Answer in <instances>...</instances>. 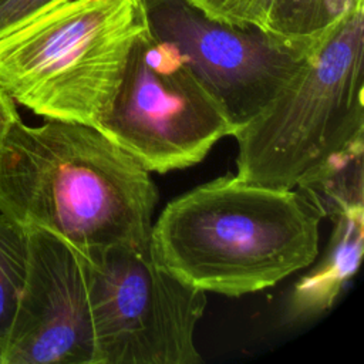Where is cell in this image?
I'll return each mask as SVG.
<instances>
[{"instance_id":"cell-13","label":"cell","mask_w":364,"mask_h":364,"mask_svg":"<svg viewBox=\"0 0 364 364\" xmlns=\"http://www.w3.org/2000/svg\"><path fill=\"white\" fill-rule=\"evenodd\" d=\"M206 17L236 27L270 30L282 0H186ZM270 33V31H269Z\"/></svg>"},{"instance_id":"cell-8","label":"cell","mask_w":364,"mask_h":364,"mask_svg":"<svg viewBox=\"0 0 364 364\" xmlns=\"http://www.w3.org/2000/svg\"><path fill=\"white\" fill-rule=\"evenodd\" d=\"M27 230V276L4 364H95L90 259L50 232Z\"/></svg>"},{"instance_id":"cell-11","label":"cell","mask_w":364,"mask_h":364,"mask_svg":"<svg viewBox=\"0 0 364 364\" xmlns=\"http://www.w3.org/2000/svg\"><path fill=\"white\" fill-rule=\"evenodd\" d=\"M363 7L364 0H282L269 31L311 47L341 17Z\"/></svg>"},{"instance_id":"cell-16","label":"cell","mask_w":364,"mask_h":364,"mask_svg":"<svg viewBox=\"0 0 364 364\" xmlns=\"http://www.w3.org/2000/svg\"><path fill=\"white\" fill-rule=\"evenodd\" d=\"M6 358V338L0 336V364H4Z\"/></svg>"},{"instance_id":"cell-1","label":"cell","mask_w":364,"mask_h":364,"mask_svg":"<svg viewBox=\"0 0 364 364\" xmlns=\"http://www.w3.org/2000/svg\"><path fill=\"white\" fill-rule=\"evenodd\" d=\"M156 202L151 172L95 127L18 119L0 139V212L90 260L149 247Z\"/></svg>"},{"instance_id":"cell-15","label":"cell","mask_w":364,"mask_h":364,"mask_svg":"<svg viewBox=\"0 0 364 364\" xmlns=\"http://www.w3.org/2000/svg\"><path fill=\"white\" fill-rule=\"evenodd\" d=\"M18 119L21 118L17 112L16 102L0 85V139L6 134V131Z\"/></svg>"},{"instance_id":"cell-7","label":"cell","mask_w":364,"mask_h":364,"mask_svg":"<svg viewBox=\"0 0 364 364\" xmlns=\"http://www.w3.org/2000/svg\"><path fill=\"white\" fill-rule=\"evenodd\" d=\"M144 4L149 31L178 48L220 102L235 132L270 102L313 47L259 28L218 23L186 0Z\"/></svg>"},{"instance_id":"cell-12","label":"cell","mask_w":364,"mask_h":364,"mask_svg":"<svg viewBox=\"0 0 364 364\" xmlns=\"http://www.w3.org/2000/svg\"><path fill=\"white\" fill-rule=\"evenodd\" d=\"M28 230L0 212V336L6 338L24 289Z\"/></svg>"},{"instance_id":"cell-3","label":"cell","mask_w":364,"mask_h":364,"mask_svg":"<svg viewBox=\"0 0 364 364\" xmlns=\"http://www.w3.org/2000/svg\"><path fill=\"white\" fill-rule=\"evenodd\" d=\"M146 30L144 0H67L0 38V85L43 118L97 128Z\"/></svg>"},{"instance_id":"cell-4","label":"cell","mask_w":364,"mask_h":364,"mask_svg":"<svg viewBox=\"0 0 364 364\" xmlns=\"http://www.w3.org/2000/svg\"><path fill=\"white\" fill-rule=\"evenodd\" d=\"M364 7L341 17L270 102L232 136L237 176L294 189L364 141Z\"/></svg>"},{"instance_id":"cell-2","label":"cell","mask_w":364,"mask_h":364,"mask_svg":"<svg viewBox=\"0 0 364 364\" xmlns=\"http://www.w3.org/2000/svg\"><path fill=\"white\" fill-rule=\"evenodd\" d=\"M321 212L297 189L223 175L172 199L152 223L156 263L202 291L272 287L318 255Z\"/></svg>"},{"instance_id":"cell-5","label":"cell","mask_w":364,"mask_h":364,"mask_svg":"<svg viewBox=\"0 0 364 364\" xmlns=\"http://www.w3.org/2000/svg\"><path fill=\"white\" fill-rule=\"evenodd\" d=\"M149 172L200 162L235 128L175 46L148 30L136 40L97 127Z\"/></svg>"},{"instance_id":"cell-9","label":"cell","mask_w":364,"mask_h":364,"mask_svg":"<svg viewBox=\"0 0 364 364\" xmlns=\"http://www.w3.org/2000/svg\"><path fill=\"white\" fill-rule=\"evenodd\" d=\"M333 225L324 255L290 291L286 309L289 323H304L330 310L358 270L364 250V206L340 213Z\"/></svg>"},{"instance_id":"cell-14","label":"cell","mask_w":364,"mask_h":364,"mask_svg":"<svg viewBox=\"0 0 364 364\" xmlns=\"http://www.w3.org/2000/svg\"><path fill=\"white\" fill-rule=\"evenodd\" d=\"M67 0H0V38Z\"/></svg>"},{"instance_id":"cell-6","label":"cell","mask_w":364,"mask_h":364,"mask_svg":"<svg viewBox=\"0 0 364 364\" xmlns=\"http://www.w3.org/2000/svg\"><path fill=\"white\" fill-rule=\"evenodd\" d=\"M95 364H196L206 293L156 263L149 247H114L90 260Z\"/></svg>"},{"instance_id":"cell-10","label":"cell","mask_w":364,"mask_h":364,"mask_svg":"<svg viewBox=\"0 0 364 364\" xmlns=\"http://www.w3.org/2000/svg\"><path fill=\"white\" fill-rule=\"evenodd\" d=\"M364 141L334 155L294 189L331 220L340 213L364 206Z\"/></svg>"}]
</instances>
